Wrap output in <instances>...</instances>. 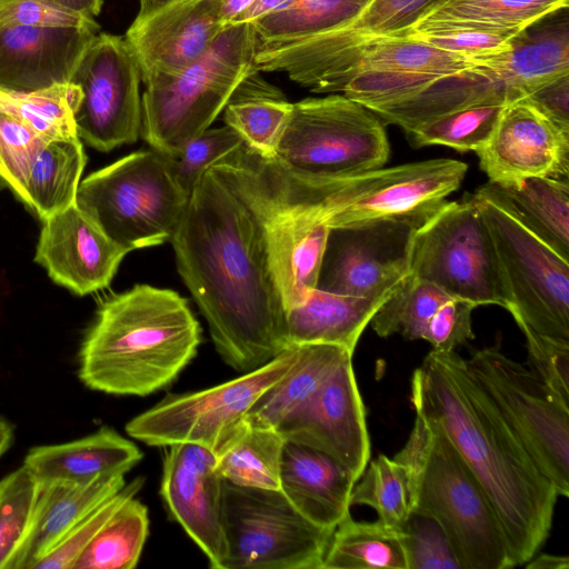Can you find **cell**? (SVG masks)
Masks as SVG:
<instances>
[{
	"instance_id": "5bb4252c",
	"label": "cell",
	"mask_w": 569,
	"mask_h": 569,
	"mask_svg": "<svg viewBox=\"0 0 569 569\" xmlns=\"http://www.w3.org/2000/svg\"><path fill=\"white\" fill-rule=\"evenodd\" d=\"M141 81L124 37L97 34L69 80L77 92L73 117L79 139L99 151L137 141Z\"/></svg>"
},
{
	"instance_id": "bcb514c9",
	"label": "cell",
	"mask_w": 569,
	"mask_h": 569,
	"mask_svg": "<svg viewBox=\"0 0 569 569\" xmlns=\"http://www.w3.org/2000/svg\"><path fill=\"white\" fill-rule=\"evenodd\" d=\"M46 142L18 118L0 110V184L20 201L27 178Z\"/></svg>"
},
{
	"instance_id": "603a6c76",
	"label": "cell",
	"mask_w": 569,
	"mask_h": 569,
	"mask_svg": "<svg viewBox=\"0 0 569 569\" xmlns=\"http://www.w3.org/2000/svg\"><path fill=\"white\" fill-rule=\"evenodd\" d=\"M142 456L132 441L103 426L77 440L33 447L22 465L39 485L88 483L103 477L126 475Z\"/></svg>"
},
{
	"instance_id": "30bf717a",
	"label": "cell",
	"mask_w": 569,
	"mask_h": 569,
	"mask_svg": "<svg viewBox=\"0 0 569 569\" xmlns=\"http://www.w3.org/2000/svg\"><path fill=\"white\" fill-rule=\"evenodd\" d=\"M409 273L477 307L510 308L495 243L473 194L445 201L418 228Z\"/></svg>"
},
{
	"instance_id": "9f6ffc18",
	"label": "cell",
	"mask_w": 569,
	"mask_h": 569,
	"mask_svg": "<svg viewBox=\"0 0 569 569\" xmlns=\"http://www.w3.org/2000/svg\"><path fill=\"white\" fill-rule=\"evenodd\" d=\"M78 13L93 18L101 11L102 0H51Z\"/></svg>"
},
{
	"instance_id": "cb8c5ba5",
	"label": "cell",
	"mask_w": 569,
	"mask_h": 569,
	"mask_svg": "<svg viewBox=\"0 0 569 569\" xmlns=\"http://www.w3.org/2000/svg\"><path fill=\"white\" fill-rule=\"evenodd\" d=\"M356 480L323 452L286 441L280 466V490L311 522L329 529L350 512Z\"/></svg>"
},
{
	"instance_id": "7c38bea8",
	"label": "cell",
	"mask_w": 569,
	"mask_h": 569,
	"mask_svg": "<svg viewBox=\"0 0 569 569\" xmlns=\"http://www.w3.org/2000/svg\"><path fill=\"white\" fill-rule=\"evenodd\" d=\"M539 470L559 496H569V405L522 363L498 347L477 350L466 360Z\"/></svg>"
},
{
	"instance_id": "9c48e42d",
	"label": "cell",
	"mask_w": 569,
	"mask_h": 569,
	"mask_svg": "<svg viewBox=\"0 0 569 569\" xmlns=\"http://www.w3.org/2000/svg\"><path fill=\"white\" fill-rule=\"evenodd\" d=\"M223 569H322L335 529L302 516L278 489L222 480Z\"/></svg>"
},
{
	"instance_id": "94428289",
	"label": "cell",
	"mask_w": 569,
	"mask_h": 569,
	"mask_svg": "<svg viewBox=\"0 0 569 569\" xmlns=\"http://www.w3.org/2000/svg\"><path fill=\"white\" fill-rule=\"evenodd\" d=\"M2 1H4V0H0V2H2Z\"/></svg>"
},
{
	"instance_id": "816d5d0a",
	"label": "cell",
	"mask_w": 569,
	"mask_h": 569,
	"mask_svg": "<svg viewBox=\"0 0 569 569\" xmlns=\"http://www.w3.org/2000/svg\"><path fill=\"white\" fill-rule=\"evenodd\" d=\"M418 38L435 48L456 53L481 63L482 60L506 52L510 49L512 37L481 32L457 31L445 34L401 36Z\"/></svg>"
},
{
	"instance_id": "d6a6232c",
	"label": "cell",
	"mask_w": 569,
	"mask_h": 569,
	"mask_svg": "<svg viewBox=\"0 0 569 569\" xmlns=\"http://www.w3.org/2000/svg\"><path fill=\"white\" fill-rule=\"evenodd\" d=\"M86 163L79 138L46 142L27 178L21 201L41 221L66 210L76 203Z\"/></svg>"
},
{
	"instance_id": "d4e9b609",
	"label": "cell",
	"mask_w": 569,
	"mask_h": 569,
	"mask_svg": "<svg viewBox=\"0 0 569 569\" xmlns=\"http://www.w3.org/2000/svg\"><path fill=\"white\" fill-rule=\"evenodd\" d=\"M520 100L487 64L439 77L417 92L370 109L385 123L409 133L417 126L439 116L483 104H509Z\"/></svg>"
},
{
	"instance_id": "6da1fadb",
	"label": "cell",
	"mask_w": 569,
	"mask_h": 569,
	"mask_svg": "<svg viewBox=\"0 0 569 569\" xmlns=\"http://www.w3.org/2000/svg\"><path fill=\"white\" fill-rule=\"evenodd\" d=\"M170 242L228 366L246 373L289 349L263 226L217 164L197 181Z\"/></svg>"
},
{
	"instance_id": "db71d44e",
	"label": "cell",
	"mask_w": 569,
	"mask_h": 569,
	"mask_svg": "<svg viewBox=\"0 0 569 569\" xmlns=\"http://www.w3.org/2000/svg\"><path fill=\"white\" fill-rule=\"evenodd\" d=\"M296 0H256L244 11L233 18L228 24L252 22L259 18L277 12L290 6Z\"/></svg>"
},
{
	"instance_id": "7bdbcfd3",
	"label": "cell",
	"mask_w": 569,
	"mask_h": 569,
	"mask_svg": "<svg viewBox=\"0 0 569 569\" xmlns=\"http://www.w3.org/2000/svg\"><path fill=\"white\" fill-rule=\"evenodd\" d=\"M39 483L24 467L0 480V569H6L27 531Z\"/></svg>"
},
{
	"instance_id": "d590c367",
	"label": "cell",
	"mask_w": 569,
	"mask_h": 569,
	"mask_svg": "<svg viewBox=\"0 0 569 569\" xmlns=\"http://www.w3.org/2000/svg\"><path fill=\"white\" fill-rule=\"evenodd\" d=\"M322 569H408L401 533L379 520H355L349 512L332 532Z\"/></svg>"
},
{
	"instance_id": "f6af8a7d",
	"label": "cell",
	"mask_w": 569,
	"mask_h": 569,
	"mask_svg": "<svg viewBox=\"0 0 569 569\" xmlns=\"http://www.w3.org/2000/svg\"><path fill=\"white\" fill-rule=\"evenodd\" d=\"M143 483L144 478L138 477L96 506L49 552L38 559L31 569H71L77 557L97 532L126 501L137 496Z\"/></svg>"
},
{
	"instance_id": "9a60e30c",
	"label": "cell",
	"mask_w": 569,
	"mask_h": 569,
	"mask_svg": "<svg viewBox=\"0 0 569 569\" xmlns=\"http://www.w3.org/2000/svg\"><path fill=\"white\" fill-rule=\"evenodd\" d=\"M426 219H376L330 228L316 289L386 299L409 273L415 236Z\"/></svg>"
},
{
	"instance_id": "52a82bcc",
	"label": "cell",
	"mask_w": 569,
	"mask_h": 569,
	"mask_svg": "<svg viewBox=\"0 0 569 569\" xmlns=\"http://www.w3.org/2000/svg\"><path fill=\"white\" fill-rule=\"evenodd\" d=\"M188 200L166 156L152 149L92 172L80 182L76 204L130 252L170 241Z\"/></svg>"
},
{
	"instance_id": "836d02e7",
	"label": "cell",
	"mask_w": 569,
	"mask_h": 569,
	"mask_svg": "<svg viewBox=\"0 0 569 569\" xmlns=\"http://www.w3.org/2000/svg\"><path fill=\"white\" fill-rule=\"evenodd\" d=\"M224 122L253 151L272 157L292 110L277 88L252 72L237 87L224 107Z\"/></svg>"
},
{
	"instance_id": "680465c9",
	"label": "cell",
	"mask_w": 569,
	"mask_h": 569,
	"mask_svg": "<svg viewBox=\"0 0 569 569\" xmlns=\"http://www.w3.org/2000/svg\"><path fill=\"white\" fill-rule=\"evenodd\" d=\"M178 0H140V9L136 19H144Z\"/></svg>"
},
{
	"instance_id": "ffe728a7",
	"label": "cell",
	"mask_w": 569,
	"mask_h": 569,
	"mask_svg": "<svg viewBox=\"0 0 569 569\" xmlns=\"http://www.w3.org/2000/svg\"><path fill=\"white\" fill-rule=\"evenodd\" d=\"M476 153L490 182L531 176L568 181L569 132L523 99L505 107L492 137Z\"/></svg>"
},
{
	"instance_id": "44dd1931",
	"label": "cell",
	"mask_w": 569,
	"mask_h": 569,
	"mask_svg": "<svg viewBox=\"0 0 569 569\" xmlns=\"http://www.w3.org/2000/svg\"><path fill=\"white\" fill-rule=\"evenodd\" d=\"M127 253L74 203L42 221L34 260L56 283L84 296L108 287Z\"/></svg>"
},
{
	"instance_id": "4316f807",
	"label": "cell",
	"mask_w": 569,
	"mask_h": 569,
	"mask_svg": "<svg viewBox=\"0 0 569 569\" xmlns=\"http://www.w3.org/2000/svg\"><path fill=\"white\" fill-rule=\"evenodd\" d=\"M478 64L476 60L435 48L418 38H379L347 56L315 92H340L352 76L361 72H406L442 77Z\"/></svg>"
},
{
	"instance_id": "3957f363",
	"label": "cell",
	"mask_w": 569,
	"mask_h": 569,
	"mask_svg": "<svg viewBox=\"0 0 569 569\" xmlns=\"http://www.w3.org/2000/svg\"><path fill=\"white\" fill-rule=\"evenodd\" d=\"M201 328L176 291L136 284L101 301L79 350V378L114 396L171 385L197 353Z\"/></svg>"
},
{
	"instance_id": "e575fe53",
	"label": "cell",
	"mask_w": 569,
	"mask_h": 569,
	"mask_svg": "<svg viewBox=\"0 0 569 569\" xmlns=\"http://www.w3.org/2000/svg\"><path fill=\"white\" fill-rule=\"evenodd\" d=\"M284 442L277 429L244 419L214 452L216 470L237 486L278 490Z\"/></svg>"
},
{
	"instance_id": "277c9868",
	"label": "cell",
	"mask_w": 569,
	"mask_h": 569,
	"mask_svg": "<svg viewBox=\"0 0 569 569\" xmlns=\"http://www.w3.org/2000/svg\"><path fill=\"white\" fill-rule=\"evenodd\" d=\"M395 459L409 473L411 512L441 526L461 569L513 568L483 488L435 421L416 411L412 430Z\"/></svg>"
},
{
	"instance_id": "5b68a950",
	"label": "cell",
	"mask_w": 569,
	"mask_h": 569,
	"mask_svg": "<svg viewBox=\"0 0 569 569\" xmlns=\"http://www.w3.org/2000/svg\"><path fill=\"white\" fill-rule=\"evenodd\" d=\"M256 41L250 22L224 26L180 73L144 84L140 133L153 150L174 156L210 127L242 80L256 72Z\"/></svg>"
},
{
	"instance_id": "f35d334b",
	"label": "cell",
	"mask_w": 569,
	"mask_h": 569,
	"mask_svg": "<svg viewBox=\"0 0 569 569\" xmlns=\"http://www.w3.org/2000/svg\"><path fill=\"white\" fill-rule=\"evenodd\" d=\"M450 298L436 284L408 273L369 323L379 337L399 333L406 339L419 340L432 315Z\"/></svg>"
},
{
	"instance_id": "7dc6e473",
	"label": "cell",
	"mask_w": 569,
	"mask_h": 569,
	"mask_svg": "<svg viewBox=\"0 0 569 569\" xmlns=\"http://www.w3.org/2000/svg\"><path fill=\"white\" fill-rule=\"evenodd\" d=\"M400 533L408 569H461L448 537L435 519L411 512Z\"/></svg>"
},
{
	"instance_id": "f907efd6",
	"label": "cell",
	"mask_w": 569,
	"mask_h": 569,
	"mask_svg": "<svg viewBox=\"0 0 569 569\" xmlns=\"http://www.w3.org/2000/svg\"><path fill=\"white\" fill-rule=\"evenodd\" d=\"M477 306L470 301L450 298L430 318L422 340L432 349L453 351L458 346L473 339L472 311Z\"/></svg>"
},
{
	"instance_id": "91938a15",
	"label": "cell",
	"mask_w": 569,
	"mask_h": 569,
	"mask_svg": "<svg viewBox=\"0 0 569 569\" xmlns=\"http://www.w3.org/2000/svg\"><path fill=\"white\" fill-rule=\"evenodd\" d=\"M14 438L13 425L0 416V458L11 447Z\"/></svg>"
},
{
	"instance_id": "8992f818",
	"label": "cell",
	"mask_w": 569,
	"mask_h": 569,
	"mask_svg": "<svg viewBox=\"0 0 569 569\" xmlns=\"http://www.w3.org/2000/svg\"><path fill=\"white\" fill-rule=\"evenodd\" d=\"M468 166L431 159L340 180H311L280 166L289 192L330 228L388 218L426 219L456 191Z\"/></svg>"
},
{
	"instance_id": "83f0119b",
	"label": "cell",
	"mask_w": 569,
	"mask_h": 569,
	"mask_svg": "<svg viewBox=\"0 0 569 569\" xmlns=\"http://www.w3.org/2000/svg\"><path fill=\"white\" fill-rule=\"evenodd\" d=\"M569 0H437L401 36L481 31L513 37ZM397 36V37H401Z\"/></svg>"
},
{
	"instance_id": "1f68e13d",
	"label": "cell",
	"mask_w": 569,
	"mask_h": 569,
	"mask_svg": "<svg viewBox=\"0 0 569 569\" xmlns=\"http://www.w3.org/2000/svg\"><path fill=\"white\" fill-rule=\"evenodd\" d=\"M292 366L251 406L246 421L277 429L318 390L340 361L353 355L335 345H301Z\"/></svg>"
},
{
	"instance_id": "8fae6325",
	"label": "cell",
	"mask_w": 569,
	"mask_h": 569,
	"mask_svg": "<svg viewBox=\"0 0 569 569\" xmlns=\"http://www.w3.org/2000/svg\"><path fill=\"white\" fill-rule=\"evenodd\" d=\"M473 197L490 230L516 323L569 341V260L489 194L478 189Z\"/></svg>"
},
{
	"instance_id": "e0dca14e",
	"label": "cell",
	"mask_w": 569,
	"mask_h": 569,
	"mask_svg": "<svg viewBox=\"0 0 569 569\" xmlns=\"http://www.w3.org/2000/svg\"><path fill=\"white\" fill-rule=\"evenodd\" d=\"M277 430L284 441L331 457L358 481L369 462L370 440L352 355L345 357L315 395Z\"/></svg>"
},
{
	"instance_id": "484cf974",
	"label": "cell",
	"mask_w": 569,
	"mask_h": 569,
	"mask_svg": "<svg viewBox=\"0 0 569 569\" xmlns=\"http://www.w3.org/2000/svg\"><path fill=\"white\" fill-rule=\"evenodd\" d=\"M124 485V475L88 483L39 485L27 531L6 569H31L82 517Z\"/></svg>"
},
{
	"instance_id": "7a4b0ae2",
	"label": "cell",
	"mask_w": 569,
	"mask_h": 569,
	"mask_svg": "<svg viewBox=\"0 0 569 569\" xmlns=\"http://www.w3.org/2000/svg\"><path fill=\"white\" fill-rule=\"evenodd\" d=\"M411 402L442 429L483 488L513 567L526 565L549 537L559 495L466 359L432 349L412 373Z\"/></svg>"
},
{
	"instance_id": "4fadbf2b",
	"label": "cell",
	"mask_w": 569,
	"mask_h": 569,
	"mask_svg": "<svg viewBox=\"0 0 569 569\" xmlns=\"http://www.w3.org/2000/svg\"><path fill=\"white\" fill-rule=\"evenodd\" d=\"M291 347L268 363L221 385L168 395L126 425L131 438L151 447L194 443L213 453L244 421L256 400L296 361Z\"/></svg>"
},
{
	"instance_id": "f546056e",
	"label": "cell",
	"mask_w": 569,
	"mask_h": 569,
	"mask_svg": "<svg viewBox=\"0 0 569 569\" xmlns=\"http://www.w3.org/2000/svg\"><path fill=\"white\" fill-rule=\"evenodd\" d=\"M386 299L343 296L315 288L302 303L286 310L288 347L335 345L353 353L361 333Z\"/></svg>"
},
{
	"instance_id": "8d00e7d4",
	"label": "cell",
	"mask_w": 569,
	"mask_h": 569,
	"mask_svg": "<svg viewBox=\"0 0 569 569\" xmlns=\"http://www.w3.org/2000/svg\"><path fill=\"white\" fill-rule=\"evenodd\" d=\"M148 532V508L133 497L103 525L71 569H132L139 562Z\"/></svg>"
},
{
	"instance_id": "c3c4849f",
	"label": "cell",
	"mask_w": 569,
	"mask_h": 569,
	"mask_svg": "<svg viewBox=\"0 0 569 569\" xmlns=\"http://www.w3.org/2000/svg\"><path fill=\"white\" fill-rule=\"evenodd\" d=\"M526 338L529 368L569 405V341L552 339L518 326Z\"/></svg>"
},
{
	"instance_id": "d6986e66",
	"label": "cell",
	"mask_w": 569,
	"mask_h": 569,
	"mask_svg": "<svg viewBox=\"0 0 569 569\" xmlns=\"http://www.w3.org/2000/svg\"><path fill=\"white\" fill-rule=\"evenodd\" d=\"M221 0H178L134 19L124 39L144 84L180 73L199 59L223 29Z\"/></svg>"
},
{
	"instance_id": "11a10c76",
	"label": "cell",
	"mask_w": 569,
	"mask_h": 569,
	"mask_svg": "<svg viewBox=\"0 0 569 569\" xmlns=\"http://www.w3.org/2000/svg\"><path fill=\"white\" fill-rule=\"evenodd\" d=\"M529 569H568L569 558L567 556L541 553L532 557L526 565Z\"/></svg>"
},
{
	"instance_id": "f1b7e54d",
	"label": "cell",
	"mask_w": 569,
	"mask_h": 569,
	"mask_svg": "<svg viewBox=\"0 0 569 569\" xmlns=\"http://www.w3.org/2000/svg\"><path fill=\"white\" fill-rule=\"evenodd\" d=\"M497 56L508 83L523 99L545 83L569 74L568 7L528 26Z\"/></svg>"
},
{
	"instance_id": "ee69618b",
	"label": "cell",
	"mask_w": 569,
	"mask_h": 569,
	"mask_svg": "<svg viewBox=\"0 0 569 569\" xmlns=\"http://www.w3.org/2000/svg\"><path fill=\"white\" fill-rule=\"evenodd\" d=\"M244 140L231 127L206 129L174 156H166L169 168L182 191L190 197L197 181L210 167L238 150Z\"/></svg>"
},
{
	"instance_id": "ab89813d",
	"label": "cell",
	"mask_w": 569,
	"mask_h": 569,
	"mask_svg": "<svg viewBox=\"0 0 569 569\" xmlns=\"http://www.w3.org/2000/svg\"><path fill=\"white\" fill-rule=\"evenodd\" d=\"M72 84H54L32 92L0 90V110L18 118L46 141L77 139Z\"/></svg>"
},
{
	"instance_id": "b9f144b4",
	"label": "cell",
	"mask_w": 569,
	"mask_h": 569,
	"mask_svg": "<svg viewBox=\"0 0 569 569\" xmlns=\"http://www.w3.org/2000/svg\"><path fill=\"white\" fill-rule=\"evenodd\" d=\"M506 104L473 106L430 119L408 134L417 147L441 144L479 151L492 137Z\"/></svg>"
},
{
	"instance_id": "ba28073f",
	"label": "cell",
	"mask_w": 569,
	"mask_h": 569,
	"mask_svg": "<svg viewBox=\"0 0 569 569\" xmlns=\"http://www.w3.org/2000/svg\"><path fill=\"white\" fill-rule=\"evenodd\" d=\"M389 153L381 119L345 94H331L292 103L271 158L301 178L340 180L382 168Z\"/></svg>"
},
{
	"instance_id": "6f0895ef",
	"label": "cell",
	"mask_w": 569,
	"mask_h": 569,
	"mask_svg": "<svg viewBox=\"0 0 569 569\" xmlns=\"http://www.w3.org/2000/svg\"><path fill=\"white\" fill-rule=\"evenodd\" d=\"M256 0H221L220 16L223 27L244 11Z\"/></svg>"
},
{
	"instance_id": "7402d4cb",
	"label": "cell",
	"mask_w": 569,
	"mask_h": 569,
	"mask_svg": "<svg viewBox=\"0 0 569 569\" xmlns=\"http://www.w3.org/2000/svg\"><path fill=\"white\" fill-rule=\"evenodd\" d=\"M97 28L0 27V90L32 92L68 83Z\"/></svg>"
},
{
	"instance_id": "ac0fdd59",
	"label": "cell",
	"mask_w": 569,
	"mask_h": 569,
	"mask_svg": "<svg viewBox=\"0 0 569 569\" xmlns=\"http://www.w3.org/2000/svg\"><path fill=\"white\" fill-rule=\"evenodd\" d=\"M222 478L216 457L194 443L168 446L160 495L170 517L201 549L212 569H223L226 542L221 519Z\"/></svg>"
},
{
	"instance_id": "681fc988",
	"label": "cell",
	"mask_w": 569,
	"mask_h": 569,
	"mask_svg": "<svg viewBox=\"0 0 569 569\" xmlns=\"http://www.w3.org/2000/svg\"><path fill=\"white\" fill-rule=\"evenodd\" d=\"M97 28L93 18L51 0H4L0 2V27Z\"/></svg>"
},
{
	"instance_id": "f5cc1de1",
	"label": "cell",
	"mask_w": 569,
	"mask_h": 569,
	"mask_svg": "<svg viewBox=\"0 0 569 569\" xmlns=\"http://www.w3.org/2000/svg\"><path fill=\"white\" fill-rule=\"evenodd\" d=\"M523 100L559 129L569 132V74L545 83Z\"/></svg>"
},
{
	"instance_id": "4dcf8cb0",
	"label": "cell",
	"mask_w": 569,
	"mask_h": 569,
	"mask_svg": "<svg viewBox=\"0 0 569 569\" xmlns=\"http://www.w3.org/2000/svg\"><path fill=\"white\" fill-rule=\"evenodd\" d=\"M507 208L527 229L569 260V184L548 177L488 182L479 188Z\"/></svg>"
},
{
	"instance_id": "2e32d148",
	"label": "cell",
	"mask_w": 569,
	"mask_h": 569,
	"mask_svg": "<svg viewBox=\"0 0 569 569\" xmlns=\"http://www.w3.org/2000/svg\"><path fill=\"white\" fill-rule=\"evenodd\" d=\"M437 0H370L358 16L330 31L288 43H256L257 72H282L315 91L352 51L409 30Z\"/></svg>"
},
{
	"instance_id": "74e56055",
	"label": "cell",
	"mask_w": 569,
	"mask_h": 569,
	"mask_svg": "<svg viewBox=\"0 0 569 569\" xmlns=\"http://www.w3.org/2000/svg\"><path fill=\"white\" fill-rule=\"evenodd\" d=\"M370 0H296L252 22L256 43H288L338 28L360 13Z\"/></svg>"
},
{
	"instance_id": "60d3db41",
	"label": "cell",
	"mask_w": 569,
	"mask_h": 569,
	"mask_svg": "<svg viewBox=\"0 0 569 569\" xmlns=\"http://www.w3.org/2000/svg\"><path fill=\"white\" fill-rule=\"evenodd\" d=\"M359 479L352 487L350 506L372 508L380 522L400 531L411 513L410 480L405 465L379 455Z\"/></svg>"
}]
</instances>
